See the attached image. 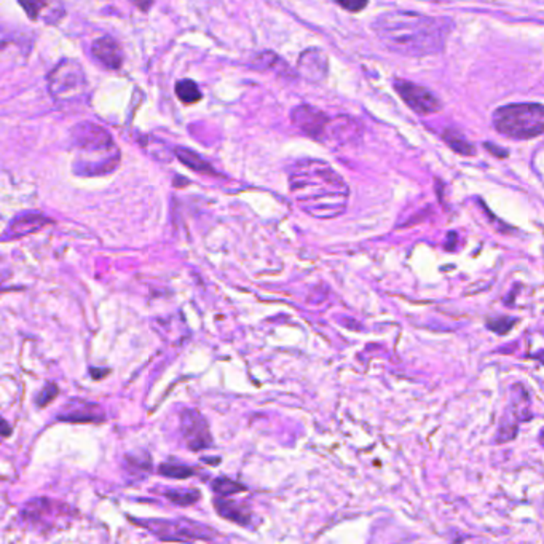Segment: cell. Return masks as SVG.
<instances>
[{
  "label": "cell",
  "mask_w": 544,
  "mask_h": 544,
  "mask_svg": "<svg viewBox=\"0 0 544 544\" xmlns=\"http://www.w3.org/2000/svg\"><path fill=\"white\" fill-rule=\"evenodd\" d=\"M19 5L26 10V13L29 15L31 19H35L37 13H39L43 7H47L45 2H19Z\"/></svg>",
  "instance_id": "cb8c5ba5"
},
{
  "label": "cell",
  "mask_w": 544,
  "mask_h": 544,
  "mask_svg": "<svg viewBox=\"0 0 544 544\" xmlns=\"http://www.w3.org/2000/svg\"><path fill=\"white\" fill-rule=\"evenodd\" d=\"M91 54L97 63L107 69H120L123 64V50L120 43L112 37H99L91 43Z\"/></svg>",
  "instance_id": "4fadbf2b"
},
{
  "label": "cell",
  "mask_w": 544,
  "mask_h": 544,
  "mask_svg": "<svg viewBox=\"0 0 544 544\" xmlns=\"http://www.w3.org/2000/svg\"><path fill=\"white\" fill-rule=\"evenodd\" d=\"M109 372H111V371H109V369H90L91 377H93L95 380H99L102 375H107Z\"/></svg>",
  "instance_id": "484cf974"
},
{
  "label": "cell",
  "mask_w": 544,
  "mask_h": 544,
  "mask_svg": "<svg viewBox=\"0 0 544 544\" xmlns=\"http://www.w3.org/2000/svg\"><path fill=\"white\" fill-rule=\"evenodd\" d=\"M159 472L161 476H166L171 479H187L190 476H193L197 471H195L193 467L182 463H161L159 466Z\"/></svg>",
  "instance_id": "44dd1931"
},
{
  "label": "cell",
  "mask_w": 544,
  "mask_h": 544,
  "mask_svg": "<svg viewBox=\"0 0 544 544\" xmlns=\"http://www.w3.org/2000/svg\"><path fill=\"white\" fill-rule=\"evenodd\" d=\"M163 495L170 499L171 503L177 504V506H184V508H187V506H193L197 502H200L201 498V493L197 490V488H189V490H181V488H166L165 492H163Z\"/></svg>",
  "instance_id": "e0dca14e"
},
{
  "label": "cell",
  "mask_w": 544,
  "mask_h": 544,
  "mask_svg": "<svg viewBox=\"0 0 544 544\" xmlns=\"http://www.w3.org/2000/svg\"><path fill=\"white\" fill-rule=\"evenodd\" d=\"M2 426H3V429H2L3 438H8V436H10V433H12V429H10V425L7 423V420H3V422H2Z\"/></svg>",
  "instance_id": "4316f807"
},
{
  "label": "cell",
  "mask_w": 544,
  "mask_h": 544,
  "mask_svg": "<svg viewBox=\"0 0 544 544\" xmlns=\"http://www.w3.org/2000/svg\"><path fill=\"white\" fill-rule=\"evenodd\" d=\"M214 508L219 513L221 518H224L230 522H235L238 525H249L251 524L253 514L251 508L244 503L233 502L228 498H217L214 502Z\"/></svg>",
  "instance_id": "5bb4252c"
},
{
  "label": "cell",
  "mask_w": 544,
  "mask_h": 544,
  "mask_svg": "<svg viewBox=\"0 0 544 544\" xmlns=\"http://www.w3.org/2000/svg\"><path fill=\"white\" fill-rule=\"evenodd\" d=\"M394 88L402 99H404L406 104L409 106L412 111L420 113V115H431V113H436L442 109L440 101L431 91L425 88V86L415 85L412 83V81L399 80L394 83Z\"/></svg>",
  "instance_id": "9c48e42d"
},
{
  "label": "cell",
  "mask_w": 544,
  "mask_h": 544,
  "mask_svg": "<svg viewBox=\"0 0 544 544\" xmlns=\"http://www.w3.org/2000/svg\"><path fill=\"white\" fill-rule=\"evenodd\" d=\"M337 5H339V7H342V8H345V10H350V12H353V13H356V12H359V10L367 7L366 2H337Z\"/></svg>",
  "instance_id": "d4e9b609"
},
{
  "label": "cell",
  "mask_w": 544,
  "mask_h": 544,
  "mask_svg": "<svg viewBox=\"0 0 544 544\" xmlns=\"http://www.w3.org/2000/svg\"><path fill=\"white\" fill-rule=\"evenodd\" d=\"M444 139H445V143H447L455 152H458V154L474 155V152H476L474 145H472L470 141L465 138V136L456 133L455 129H447V131L444 133Z\"/></svg>",
  "instance_id": "ffe728a7"
},
{
  "label": "cell",
  "mask_w": 544,
  "mask_h": 544,
  "mask_svg": "<svg viewBox=\"0 0 544 544\" xmlns=\"http://www.w3.org/2000/svg\"><path fill=\"white\" fill-rule=\"evenodd\" d=\"M211 488L213 492L221 495L222 498L230 497V495H237L239 492L246 490V487L243 483H239L237 481H233L230 477H216L213 482H211Z\"/></svg>",
  "instance_id": "d6986e66"
},
{
  "label": "cell",
  "mask_w": 544,
  "mask_h": 544,
  "mask_svg": "<svg viewBox=\"0 0 544 544\" xmlns=\"http://www.w3.org/2000/svg\"><path fill=\"white\" fill-rule=\"evenodd\" d=\"M136 522V520H133ZM141 527H145L160 540L165 541H197V540H213L216 533L211 527H205L198 522H190L186 519L177 520H141L136 522Z\"/></svg>",
  "instance_id": "52a82bcc"
},
{
  "label": "cell",
  "mask_w": 544,
  "mask_h": 544,
  "mask_svg": "<svg viewBox=\"0 0 544 544\" xmlns=\"http://www.w3.org/2000/svg\"><path fill=\"white\" fill-rule=\"evenodd\" d=\"M514 324H515L514 318H495L487 321V328L493 332H497L499 335L508 334V332L513 329Z\"/></svg>",
  "instance_id": "603a6c76"
},
{
  "label": "cell",
  "mask_w": 544,
  "mask_h": 544,
  "mask_svg": "<svg viewBox=\"0 0 544 544\" xmlns=\"http://www.w3.org/2000/svg\"><path fill=\"white\" fill-rule=\"evenodd\" d=\"M48 224H51V221L47 219L45 216L39 213H27L16 217L12 224H10L7 233H5V238H8V235H12L13 238H21L24 235H29V233L40 230L42 227Z\"/></svg>",
  "instance_id": "9a60e30c"
},
{
  "label": "cell",
  "mask_w": 544,
  "mask_h": 544,
  "mask_svg": "<svg viewBox=\"0 0 544 544\" xmlns=\"http://www.w3.org/2000/svg\"><path fill=\"white\" fill-rule=\"evenodd\" d=\"M531 418V399L529 390L522 383H514L511 386L509 404L504 409L497 434H495V444H508L514 440L519 434L520 423L530 422Z\"/></svg>",
  "instance_id": "5b68a950"
},
{
  "label": "cell",
  "mask_w": 544,
  "mask_h": 544,
  "mask_svg": "<svg viewBox=\"0 0 544 544\" xmlns=\"http://www.w3.org/2000/svg\"><path fill=\"white\" fill-rule=\"evenodd\" d=\"M372 29L391 53L422 58L442 51L450 26L417 12H386L374 21Z\"/></svg>",
  "instance_id": "6da1fadb"
},
{
  "label": "cell",
  "mask_w": 544,
  "mask_h": 544,
  "mask_svg": "<svg viewBox=\"0 0 544 544\" xmlns=\"http://www.w3.org/2000/svg\"><path fill=\"white\" fill-rule=\"evenodd\" d=\"M181 433L190 450L200 451L213 445L208 420L197 409H182L181 412Z\"/></svg>",
  "instance_id": "ba28073f"
},
{
  "label": "cell",
  "mask_w": 544,
  "mask_h": 544,
  "mask_svg": "<svg viewBox=\"0 0 544 544\" xmlns=\"http://www.w3.org/2000/svg\"><path fill=\"white\" fill-rule=\"evenodd\" d=\"M58 394H59V386L53 382H48L45 386H43L40 393L35 396L37 407H40V409L42 407H47L51 401L58 398Z\"/></svg>",
  "instance_id": "7402d4cb"
},
{
  "label": "cell",
  "mask_w": 544,
  "mask_h": 544,
  "mask_svg": "<svg viewBox=\"0 0 544 544\" xmlns=\"http://www.w3.org/2000/svg\"><path fill=\"white\" fill-rule=\"evenodd\" d=\"M72 144L79 154L75 171L85 176L109 174L118 165L120 154L104 128L95 123H79L72 129Z\"/></svg>",
  "instance_id": "3957f363"
},
{
  "label": "cell",
  "mask_w": 544,
  "mask_h": 544,
  "mask_svg": "<svg viewBox=\"0 0 544 544\" xmlns=\"http://www.w3.org/2000/svg\"><path fill=\"white\" fill-rule=\"evenodd\" d=\"M292 198L310 216L332 219L346 209L350 189L339 173L321 160L303 159L289 171Z\"/></svg>",
  "instance_id": "7a4b0ae2"
},
{
  "label": "cell",
  "mask_w": 544,
  "mask_h": 544,
  "mask_svg": "<svg viewBox=\"0 0 544 544\" xmlns=\"http://www.w3.org/2000/svg\"><path fill=\"white\" fill-rule=\"evenodd\" d=\"M203 461H205V463H219V458H213V460H209V458H203Z\"/></svg>",
  "instance_id": "83f0119b"
},
{
  "label": "cell",
  "mask_w": 544,
  "mask_h": 544,
  "mask_svg": "<svg viewBox=\"0 0 544 544\" xmlns=\"http://www.w3.org/2000/svg\"><path fill=\"white\" fill-rule=\"evenodd\" d=\"M176 155H177V159L184 163V165H186L187 168H190V170H193V171H197V173L214 174V170H213V168H211L209 163L201 159V157L197 154V152H192V150L184 149V147H181V149H176Z\"/></svg>",
  "instance_id": "2e32d148"
},
{
  "label": "cell",
  "mask_w": 544,
  "mask_h": 544,
  "mask_svg": "<svg viewBox=\"0 0 544 544\" xmlns=\"http://www.w3.org/2000/svg\"><path fill=\"white\" fill-rule=\"evenodd\" d=\"M328 58H326L323 50H318V48H310V50L303 51L297 63L298 74L308 81H314V83L328 75Z\"/></svg>",
  "instance_id": "7c38bea8"
},
{
  "label": "cell",
  "mask_w": 544,
  "mask_h": 544,
  "mask_svg": "<svg viewBox=\"0 0 544 544\" xmlns=\"http://www.w3.org/2000/svg\"><path fill=\"white\" fill-rule=\"evenodd\" d=\"M292 123L301 129L302 133H305L310 138H323V134L326 133V127L330 120L326 117V113H323L318 109H314L312 106H298L292 111Z\"/></svg>",
  "instance_id": "30bf717a"
},
{
  "label": "cell",
  "mask_w": 544,
  "mask_h": 544,
  "mask_svg": "<svg viewBox=\"0 0 544 544\" xmlns=\"http://www.w3.org/2000/svg\"><path fill=\"white\" fill-rule=\"evenodd\" d=\"M48 88L56 102H70L79 99L86 90L85 72L80 63L64 59L48 75Z\"/></svg>",
  "instance_id": "8992f818"
},
{
  "label": "cell",
  "mask_w": 544,
  "mask_h": 544,
  "mask_svg": "<svg viewBox=\"0 0 544 544\" xmlns=\"http://www.w3.org/2000/svg\"><path fill=\"white\" fill-rule=\"evenodd\" d=\"M493 127L508 138H536L544 133V106L538 102H519L499 107L493 113Z\"/></svg>",
  "instance_id": "277c9868"
},
{
  "label": "cell",
  "mask_w": 544,
  "mask_h": 544,
  "mask_svg": "<svg viewBox=\"0 0 544 544\" xmlns=\"http://www.w3.org/2000/svg\"><path fill=\"white\" fill-rule=\"evenodd\" d=\"M59 422L66 423H102L106 422L104 410L96 402L74 399L58 413Z\"/></svg>",
  "instance_id": "8fae6325"
},
{
  "label": "cell",
  "mask_w": 544,
  "mask_h": 544,
  "mask_svg": "<svg viewBox=\"0 0 544 544\" xmlns=\"http://www.w3.org/2000/svg\"><path fill=\"white\" fill-rule=\"evenodd\" d=\"M538 439H540V444L544 447V429L540 433V438H538Z\"/></svg>",
  "instance_id": "f1b7e54d"
},
{
  "label": "cell",
  "mask_w": 544,
  "mask_h": 544,
  "mask_svg": "<svg viewBox=\"0 0 544 544\" xmlns=\"http://www.w3.org/2000/svg\"><path fill=\"white\" fill-rule=\"evenodd\" d=\"M176 96L184 102V104H193V102H198L201 97H203L198 85L195 83L193 80H189V79L177 81Z\"/></svg>",
  "instance_id": "ac0fdd59"
}]
</instances>
